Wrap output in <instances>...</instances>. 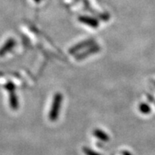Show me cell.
Listing matches in <instances>:
<instances>
[{
    "label": "cell",
    "mask_w": 155,
    "mask_h": 155,
    "mask_svg": "<svg viewBox=\"0 0 155 155\" xmlns=\"http://www.w3.org/2000/svg\"><path fill=\"white\" fill-rule=\"evenodd\" d=\"M61 102V95L60 94H55L54 98L53 106L51 110V114L49 117L51 120H54L57 119L59 114V110H60V105Z\"/></svg>",
    "instance_id": "obj_1"
},
{
    "label": "cell",
    "mask_w": 155,
    "mask_h": 155,
    "mask_svg": "<svg viewBox=\"0 0 155 155\" xmlns=\"http://www.w3.org/2000/svg\"><path fill=\"white\" fill-rule=\"evenodd\" d=\"M140 110L143 113H148V111L150 110V108L147 106V105L146 104H142L140 106Z\"/></svg>",
    "instance_id": "obj_2"
}]
</instances>
